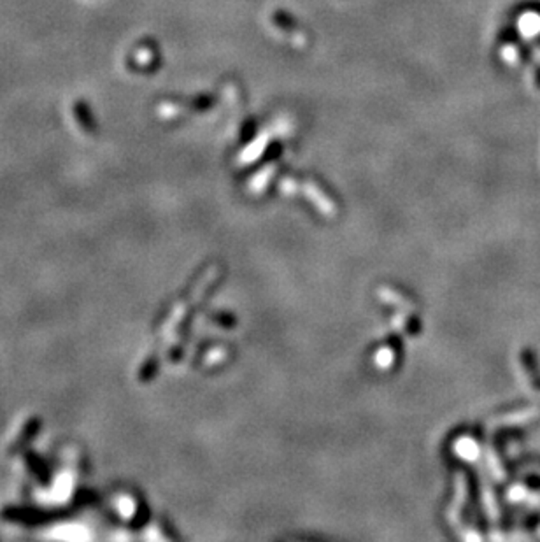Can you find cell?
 I'll return each instance as SVG.
<instances>
[{"label": "cell", "instance_id": "cell-2", "mask_svg": "<svg viewBox=\"0 0 540 542\" xmlns=\"http://www.w3.org/2000/svg\"><path fill=\"white\" fill-rule=\"evenodd\" d=\"M39 430H41V420L37 416H32L21 425V428L18 430V434L11 439L9 444V454H16L20 451H23L35 437H37Z\"/></svg>", "mask_w": 540, "mask_h": 542}, {"label": "cell", "instance_id": "cell-3", "mask_svg": "<svg viewBox=\"0 0 540 542\" xmlns=\"http://www.w3.org/2000/svg\"><path fill=\"white\" fill-rule=\"evenodd\" d=\"M25 465H27L28 474L34 476V479H37L41 485L49 483V469H47V465L45 464V460H42L41 456L27 453L25 454Z\"/></svg>", "mask_w": 540, "mask_h": 542}, {"label": "cell", "instance_id": "cell-6", "mask_svg": "<svg viewBox=\"0 0 540 542\" xmlns=\"http://www.w3.org/2000/svg\"><path fill=\"white\" fill-rule=\"evenodd\" d=\"M155 372H156V358L155 356H149V358L144 362V365L139 369V381H142V383H144V381H149L153 376H155Z\"/></svg>", "mask_w": 540, "mask_h": 542}, {"label": "cell", "instance_id": "cell-7", "mask_svg": "<svg viewBox=\"0 0 540 542\" xmlns=\"http://www.w3.org/2000/svg\"><path fill=\"white\" fill-rule=\"evenodd\" d=\"M392 355H389V349H381V351L377 353V363L381 367H389V363H392Z\"/></svg>", "mask_w": 540, "mask_h": 542}, {"label": "cell", "instance_id": "cell-5", "mask_svg": "<svg viewBox=\"0 0 540 542\" xmlns=\"http://www.w3.org/2000/svg\"><path fill=\"white\" fill-rule=\"evenodd\" d=\"M456 451H458L465 460H474V458L479 454V447H477L476 442L470 441V439H463V441H459L458 446H456Z\"/></svg>", "mask_w": 540, "mask_h": 542}, {"label": "cell", "instance_id": "cell-4", "mask_svg": "<svg viewBox=\"0 0 540 542\" xmlns=\"http://www.w3.org/2000/svg\"><path fill=\"white\" fill-rule=\"evenodd\" d=\"M74 114L78 116V122H79V126L83 129V132L86 134H93L95 132V119L93 116H91V112L88 111V107L83 104H78V107H74Z\"/></svg>", "mask_w": 540, "mask_h": 542}, {"label": "cell", "instance_id": "cell-1", "mask_svg": "<svg viewBox=\"0 0 540 542\" xmlns=\"http://www.w3.org/2000/svg\"><path fill=\"white\" fill-rule=\"evenodd\" d=\"M112 504H115V512L116 516L123 519L129 525L139 523L144 514V507H142L141 500L134 492L130 490H122V492H116L112 497Z\"/></svg>", "mask_w": 540, "mask_h": 542}]
</instances>
